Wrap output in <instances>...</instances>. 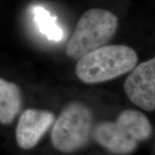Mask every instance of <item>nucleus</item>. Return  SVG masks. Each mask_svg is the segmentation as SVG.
<instances>
[{"label": "nucleus", "instance_id": "obj_1", "mask_svg": "<svg viewBox=\"0 0 155 155\" xmlns=\"http://www.w3.org/2000/svg\"><path fill=\"white\" fill-rule=\"evenodd\" d=\"M138 61L136 52L125 45L102 47L78 60L75 72L82 82L99 84L132 71Z\"/></svg>", "mask_w": 155, "mask_h": 155}, {"label": "nucleus", "instance_id": "obj_2", "mask_svg": "<svg viewBox=\"0 0 155 155\" xmlns=\"http://www.w3.org/2000/svg\"><path fill=\"white\" fill-rule=\"evenodd\" d=\"M152 134L149 120L140 111L126 110L115 122H103L94 129L96 141L116 154H127Z\"/></svg>", "mask_w": 155, "mask_h": 155}, {"label": "nucleus", "instance_id": "obj_3", "mask_svg": "<svg viewBox=\"0 0 155 155\" xmlns=\"http://www.w3.org/2000/svg\"><path fill=\"white\" fill-rule=\"evenodd\" d=\"M118 27V18L112 12L99 8L85 11L78 21L66 48L74 60L98 49L110 41Z\"/></svg>", "mask_w": 155, "mask_h": 155}, {"label": "nucleus", "instance_id": "obj_4", "mask_svg": "<svg viewBox=\"0 0 155 155\" xmlns=\"http://www.w3.org/2000/svg\"><path fill=\"white\" fill-rule=\"evenodd\" d=\"M92 122V114L87 106L70 104L54 124L51 133L54 147L66 153L81 148L88 141Z\"/></svg>", "mask_w": 155, "mask_h": 155}, {"label": "nucleus", "instance_id": "obj_5", "mask_svg": "<svg viewBox=\"0 0 155 155\" xmlns=\"http://www.w3.org/2000/svg\"><path fill=\"white\" fill-rule=\"evenodd\" d=\"M125 93L133 104L146 111L155 110V57L132 70L124 83Z\"/></svg>", "mask_w": 155, "mask_h": 155}, {"label": "nucleus", "instance_id": "obj_6", "mask_svg": "<svg viewBox=\"0 0 155 155\" xmlns=\"http://www.w3.org/2000/svg\"><path fill=\"white\" fill-rule=\"evenodd\" d=\"M54 122V115L47 110H26L20 116L16 130L17 145L22 149L33 148Z\"/></svg>", "mask_w": 155, "mask_h": 155}, {"label": "nucleus", "instance_id": "obj_7", "mask_svg": "<svg viewBox=\"0 0 155 155\" xmlns=\"http://www.w3.org/2000/svg\"><path fill=\"white\" fill-rule=\"evenodd\" d=\"M22 105V93L16 84L0 78V122L10 124L17 116Z\"/></svg>", "mask_w": 155, "mask_h": 155}, {"label": "nucleus", "instance_id": "obj_8", "mask_svg": "<svg viewBox=\"0 0 155 155\" xmlns=\"http://www.w3.org/2000/svg\"><path fill=\"white\" fill-rule=\"evenodd\" d=\"M34 15L41 33L46 35L49 40L55 41H61L63 36L62 30L57 25L55 18L51 17L48 11L41 6H36L34 8Z\"/></svg>", "mask_w": 155, "mask_h": 155}]
</instances>
